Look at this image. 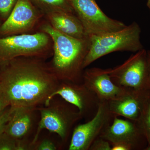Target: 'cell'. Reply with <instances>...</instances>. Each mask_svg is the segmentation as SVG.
<instances>
[{
  "instance_id": "1",
  "label": "cell",
  "mask_w": 150,
  "mask_h": 150,
  "mask_svg": "<svg viewBox=\"0 0 150 150\" xmlns=\"http://www.w3.org/2000/svg\"><path fill=\"white\" fill-rule=\"evenodd\" d=\"M60 83L44 59L19 57L0 66V84L12 107L47 105Z\"/></svg>"
},
{
  "instance_id": "2",
  "label": "cell",
  "mask_w": 150,
  "mask_h": 150,
  "mask_svg": "<svg viewBox=\"0 0 150 150\" xmlns=\"http://www.w3.org/2000/svg\"><path fill=\"white\" fill-rule=\"evenodd\" d=\"M40 31L52 39L53 58L47 62L51 71L60 81L83 83V64L90 45V38H77L59 32L48 21L42 23Z\"/></svg>"
},
{
  "instance_id": "3",
  "label": "cell",
  "mask_w": 150,
  "mask_h": 150,
  "mask_svg": "<svg viewBox=\"0 0 150 150\" xmlns=\"http://www.w3.org/2000/svg\"><path fill=\"white\" fill-rule=\"evenodd\" d=\"M36 109L40 119L32 140V147L43 129L58 135L62 144H67L77 123L83 119L77 108L61 97L56 98L54 97L47 105Z\"/></svg>"
},
{
  "instance_id": "4",
  "label": "cell",
  "mask_w": 150,
  "mask_h": 150,
  "mask_svg": "<svg viewBox=\"0 0 150 150\" xmlns=\"http://www.w3.org/2000/svg\"><path fill=\"white\" fill-rule=\"evenodd\" d=\"M141 28L136 22L118 31L90 38V45L83 64L84 69L97 59L118 51L136 53L144 48L140 40Z\"/></svg>"
},
{
  "instance_id": "5",
  "label": "cell",
  "mask_w": 150,
  "mask_h": 150,
  "mask_svg": "<svg viewBox=\"0 0 150 150\" xmlns=\"http://www.w3.org/2000/svg\"><path fill=\"white\" fill-rule=\"evenodd\" d=\"M53 55V42L46 33L40 31L0 37V66L19 57L46 60Z\"/></svg>"
},
{
  "instance_id": "6",
  "label": "cell",
  "mask_w": 150,
  "mask_h": 150,
  "mask_svg": "<svg viewBox=\"0 0 150 150\" xmlns=\"http://www.w3.org/2000/svg\"><path fill=\"white\" fill-rule=\"evenodd\" d=\"M121 65L108 69L113 83L123 88L150 90V69L147 51L143 48Z\"/></svg>"
},
{
  "instance_id": "7",
  "label": "cell",
  "mask_w": 150,
  "mask_h": 150,
  "mask_svg": "<svg viewBox=\"0 0 150 150\" xmlns=\"http://www.w3.org/2000/svg\"><path fill=\"white\" fill-rule=\"evenodd\" d=\"M70 1L88 37L118 31L126 26L122 21L107 16L95 0H70Z\"/></svg>"
},
{
  "instance_id": "8",
  "label": "cell",
  "mask_w": 150,
  "mask_h": 150,
  "mask_svg": "<svg viewBox=\"0 0 150 150\" xmlns=\"http://www.w3.org/2000/svg\"><path fill=\"white\" fill-rule=\"evenodd\" d=\"M115 116L109 110L107 101H100L93 118L75 126L68 150H89L94 141L112 123Z\"/></svg>"
},
{
  "instance_id": "9",
  "label": "cell",
  "mask_w": 150,
  "mask_h": 150,
  "mask_svg": "<svg viewBox=\"0 0 150 150\" xmlns=\"http://www.w3.org/2000/svg\"><path fill=\"white\" fill-rule=\"evenodd\" d=\"M56 96L76 108L86 122L96 115L101 101L96 94L83 83L60 81L58 88L51 96V100Z\"/></svg>"
},
{
  "instance_id": "10",
  "label": "cell",
  "mask_w": 150,
  "mask_h": 150,
  "mask_svg": "<svg viewBox=\"0 0 150 150\" xmlns=\"http://www.w3.org/2000/svg\"><path fill=\"white\" fill-rule=\"evenodd\" d=\"M44 15L30 0H18L10 14L0 25V37L29 33Z\"/></svg>"
},
{
  "instance_id": "11",
  "label": "cell",
  "mask_w": 150,
  "mask_h": 150,
  "mask_svg": "<svg viewBox=\"0 0 150 150\" xmlns=\"http://www.w3.org/2000/svg\"><path fill=\"white\" fill-rule=\"evenodd\" d=\"M112 145L120 144L128 150H145L148 144L137 121L115 116L112 123L100 137Z\"/></svg>"
},
{
  "instance_id": "12",
  "label": "cell",
  "mask_w": 150,
  "mask_h": 150,
  "mask_svg": "<svg viewBox=\"0 0 150 150\" xmlns=\"http://www.w3.org/2000/svg\"><path fill=\"white\" fill-rule=\"evenodd\" d=\"M149 100L150 90L124 88L121 94L107 103L109 110L115 116L137 121Z\"/></svg>"
},
{
  "instance_id": "13",
  "label": "cell",
  "mask_w": 150,
  "mask_h": 150,
  "mask_svg": "<svg viewBox=\"0 0 150 150\" xmlns=\"http://www.w3.org/2000/svg\"><path fill=\"white\" fill-rule=\"evenodd\" d=\"M83 83L96 94L100 101H108L113 99L124 89L112 82L108 69L92 67L85 69Z\"/></svg>"
},
{
  "instance_id": "14",
  "label": "cell",
  "mask_w": 150,
  "mask_h": 150,
  "mask_svg": "<svg viewBox=\"0 0 150 150\" xmlns=\"http://www.w3.org/2000/svg\"><path fill=\"white\" fill-rule=\"evenodd\" d=\"M11 107L12 112L4 132L16 139H28L34 126L37 108Z\"/></svg>"
},
{
  "instance_id": "15",
  "label": "cell",
  "mask_w": 150,
  "mask_h": 150,
  "mask_svg": "<svg viewBox=\"0 0 150 150\" xmlns=\"http://www.w3.org/2000/svg\"><path fill=\"white\" fill-rule=\"evenodd\" d=\"M44 15L51 26L59 32L76 38L88 37L80 21L75 13L51 12Z\"/></svg>"
},
{
  "instance_id": "16",
  "label": "cell",
  "mask_w": 150,
  "mask_h": 150,
  "mask_svg": "<svg viewBox=\"0 0 150 150\" xmlns=\"http://www.w3.org/2000/svg\"><path fill=\"white\" fill-rule=\"evenodd\" d=\"M38 6L45 14L51 12L75 13L70 0H30Z\"/></svg>"
},
{
  "instance_id": "17",
  "label": "cell",
  "mask_w": 150,
  "mask_h": 150,
  "mask_svg": "<svg viewBox=\"0 0 150 150\" xmlns=\"http://www.w3.org/2000/svg\"><path fill=\"white\" fill-rule=\"evenodd\" d=\"M137 121L146 139L148 146H150V100L145 104Z\"/></svg>"
},
{
  "instance_id": "18",
  "label": "cell",
  "mask_w": 150,
  "mask_h": 150,
  "mask_svg": "<svg viewBox=\"0 0 150 150\" xmlns=\"http://www.w3.org/2000/svg\"><path fill=\"white\" fill-rule=\"evenodd\" d=\"M18 139L4 132L0 135V150H18Z\"/></svg>"
},
{
  "instance_id": "19",
  "label": "cell",
  "mask_w": 150,
  "mask_h": 150,
  "mask_svg": "<svg viewBox=\"0 0 150 150\" xmlns=\"http://www.w3.org/2000/svg\"><path fill=\"white\" fill-rule=\"evenodd\" d=\"M59 146L51 139H38L33 144L32 150H57L61 148Z\"/></svg>"
},
{
  "instance_id": "20",
  "label": "cell",
  "mask_w": 150,
  "mask_h": 150,
  "mask_svg": "<svg viewBox=\"0 0 150 150\" xmlns=\"http://www.w3.org/2000/svg\"><path fill=\"white\" fill-rule=\"evenodd\" d=\"M18 0H0V16L6 19L10 14Z\"/></svg>"
},
{
  "instance_id": "21",
  "label": "cell",
  "mask_w": 150,
  "mask_h": 150,
  "mask_svg": "<svg viewBox=\"0 0 150 150\" xmlns=\"http://www.w3.org/2000/svg\"><path fill=\"white\" fill-rule=\"evenodd\" d=\"M12 111V108L9 105L0 113V135L5 131Z\"/></svg>"
},
{
  "instance_id": "22",
  "label": "cell",
  "mask_w": 150,
  "mask_h": 150,
  "mask_svg": "<svg viewBox=\"0 0 150 150\" xmlns=\"http://www.w3.org/2000/svg\"><path fill=\"white\" fill-rule=\"evenodd\" d=\"M111 147L108 141L99 137L94 141L89 150H111Z\"/></svg>"
},
{
  "instance_id": "23",
  "label": "cell",
  "mask_w": 150,
  "mask_h": 150,
  "mask_svg": "<svg viewBox=\"0 0 150 150\" xmlns=\"http://www.w3.org/2000/svg\"><path fill=\"white\" fill-rule=\"evenodd\" d=\"M9 105L8 100L0 84V113Z\"/></svg>"
},
{
  "instance_id": "24",
  "label": "cell",
  "mask_w": 150,
  "mask_h": 150,
  "mask_svg": "<svg viewBox=\"0 0 150 150\" xmlns=\"http://www.w3.org/2000/svg\"><path fill=\"white\" fill-rule=\"evenodd\" d=\"M148 59H149V64L150 69V50L147 51Z\"/></svg>"
},
{
  "instance_id": "25",
  "label": "cell",
  "mask_w": 150,
  "mask_h": 150,
  "mask_svg": "<svg viewBox=\"0 0 150 150\" xmlns=\"http://www.w3.org/2000/svg\"><path fill=\"white\" fill-rule=\"evenodd\" d=\"M147 6L148 7L150 11V0H148L147 3Z\"/></svg>"
},
{
  "instance_id": "26",
  "label": "cell",
  "mask_w": 150,
  "mask_h": 150,
  "mask_svg": "<svg viewBox=\"0 0 150 150\" xmlns=\"http://www.w3.org/2000/svg\"><path fill=\"white\" fill-rule=\"evenodd\" d=\"M2 24V23H1V18H0V25H1Z\"/></svg>"
}]
</instances>
